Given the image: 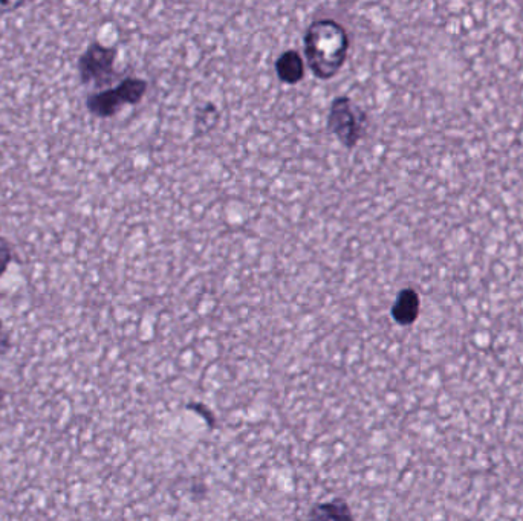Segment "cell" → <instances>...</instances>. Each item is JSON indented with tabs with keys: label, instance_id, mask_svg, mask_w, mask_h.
<instances>
[{
	"label": "cell",
	"instance_id": "1",
	"mask_svg": "<svg viewBox=\"0 0 523 521\" xmlns=\"http://www.w3.org/2000/svg\"><path fill=\"white\" fill-rule=\"evenodd\" d=\"M351 39L342 23L332 19L312 22L303 37L306 62L319 80H332L348 60Z\"/></svg>",
	"mask_w": 523,
	"mask_h": 521
},
{
	"label": "cell",
	"instance_id": "7",
	"mask_svg": "<svg viewBox=\"0 0 523 521\" xmlns=\"http://www.w3.org/2000/svg\"><path fill=\"white\" fill-rule=\"evenodd\" d=\"M306 521H354V515L345 500L332 499L312 506Z\"/></svg>",
	"mask_w": 523,
	"mask_h": 521
},
{
	"label": "cell",
	"instance_id": "5",
	"mask_svg": "<svg viewBox=\"0 0 523 521\" xmlns=\"http://www.w3.org/2000/svg\"><path fill=\"white\" fill-rule=\"evenodd\" d=\"M421 312V297L418 291L413 288H404L398 292L394 305L390 309V315L395 323L400 326H412Z\"/></svg>",
	"mask_w": 523,
	"mask_h": 521
},
{
	"label": "cell",
	"instance_id": "2",
	"mask_svg": "<svg viewBox=\"0 0 523 521\" xmlns=\"http://www.w3.org/2000/svg\"><path fill=\"white\" fill-rule=\"evenodd\" d=\"M149 83L143 78L126 77L117 86H108L92 92L86 97V111L92 117L108 120L115 117L123 106H135L147 94Z\"/></svg>",
	"mask_w": 523,
	"mask_h": 521
},
{
	"label": "cell",
	"instance_id": "4",
	"mask_svg": "<svg viewBox=\"0 0 523 521\" xmlns=\"http://www.w3.org/2000/svg\"><path fill=\"white\" fill-rule=\"evenodd\" d=\"M117 56V49L112 46L92 42L85 52H82V56L78 57V78L83 85H94L97 89L114 85L115 78L118 77L115 71Z\"/></svg>",
	"mask_w": 523,
	"mask_h": 521
},
{
	"label": "cell",
	"instance_id": "6",
	"mask_svg": "<svg viewBox=\"0 0 523 521\" xmlns=\"http://www.w3.org/2000/svg\"><path fill=\"white\" fill-rule=\"evenodd\" d=\"M274 68H276L277 77L285 85H297L305 77V62L296 49L282 52L279 59L276 60Z\"/></svg>",
	"mask_w": 523,
	"mask_h": 521
},
{
	"label": "cell",
	"instance_id": "9",
	"mask_svg": "<svg viewBox=\"0 0 523 521\" xmlns=\"http://www.w3.org/2000/svg\"><path fill=\"white\" fill-rule=\"evenodd\" d=\"M2 395H4V393H2V390H0V396H2ZM0 399H2V398H0Z\"/></svg>",
	"mask_w": 523,
	"mask_h": 521
},
{
	"label": "cell",
	"instance_id": "8",
	"mask_svg": "<svg viewBox=\"0 0 523 521\" xmlns=\"http://www.w3.org/2000/svg\"><path fill=\"white\" fill-rule=\"evenodd\" d=\"M8 347H10V338L5 332L4 323L0 320V349H8Z\"/></svg>",
	"mask_w": 523,
	"mask_h": 521
},
{
	"label": "cell",
	"instance_id": "3",
	"mask_svg": "<svg viewBox=\"0 0 523 521\" xmlns=\"http://www.w3.org/2000/svg\"><path fill=\"white\" fill-rule=\"evenodd\" d=\"M368 127V117L349 97L335 98L329 107L328 129L346 149H354Z\"/></svg>",
	"mask_w": 523,
	"mask_h": 521
}]
</instances>
